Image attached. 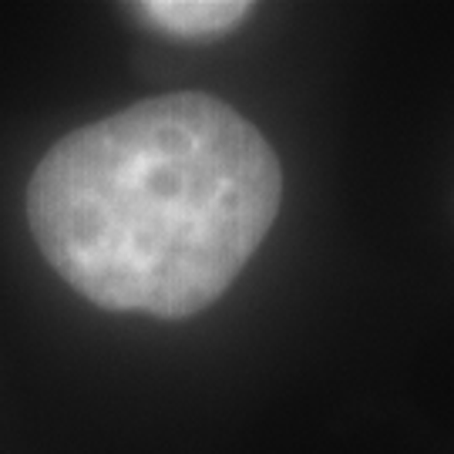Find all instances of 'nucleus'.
<instances>
[{
  "label": "nucleus",
  "mask_w": 454,
  "mask_h": 454,
  "mask_svg": "<svg viewBox=\"0 0 454 454\" xmlns=\"http://www.w3.org/2000/svg\"><path fill=\"white\" fill-rule=\"evenodd\" d=\"M283 172L226 101L179 91L71 131L27 185V223L65 283L105 309L192 317L276 223Z\"/></svg>",
  "instance_id": "nucleus-1"
},
{
  "label": "nucleus",
  "mask_w": 454,
  "mask_h": 454,
  "mask_svg": "<svg viewBox=\"0 0 454 454\" xmlns=\"http://www.w3.org/2000/svg\"><path fill=\"white\" fill-rule=\"evenodd\" d=\"M131 11L159 31L179 34V37H212L246 20L253 4H243V0H148V4H135Z\"/></svg>",
  "instance_id": "nucleus-2"
}]
</instances>
